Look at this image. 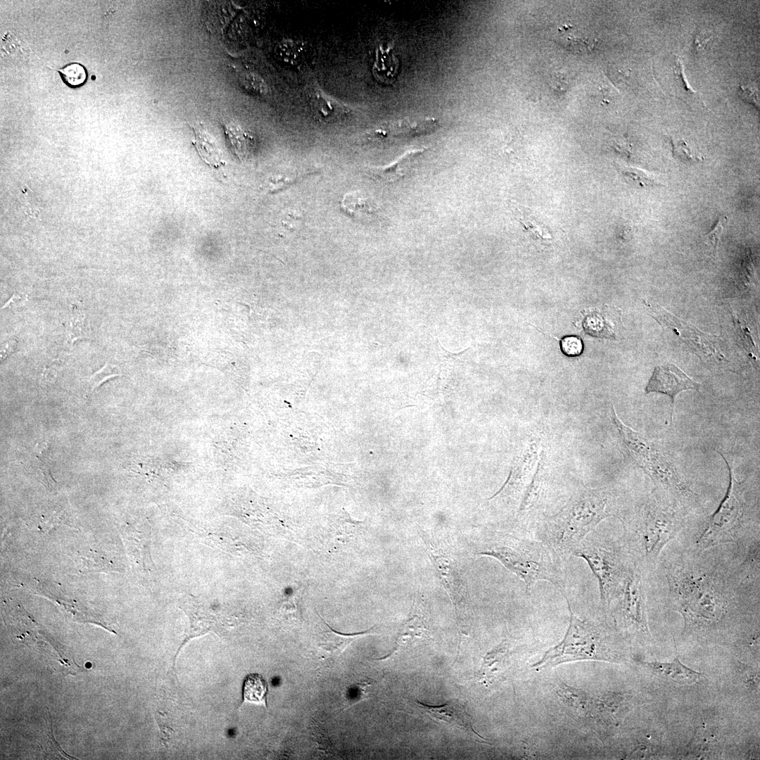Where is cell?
<instances>
[{"label": "cell", "instance_id": "cell-1", "mask_svg": "<svg viewBox=\"0 0 760 760\" xmlns=\"http://www.w3.org/2000/svg\"><path fill=\"white\" fill-rule=\"evenodd\" d=\"M659 563L670 605L682 615L683 632L689 635L724 631L742 604L759 595V557L752 553L734 564L718 556L715 547L691 548Z\"/></svg>", "mask_w": 760, "mask_h": 760}, {"label": "cell", "instance_id": "cell-2", "mask_svg": "<svg viewBox=\"0 0 760 760\" xmlns=\"http://www.w3.org/2000/svg\"><path fill=\"white\" fill-rule=\"evenodd\" d=\"M628 511L616 490L583 486L556 514L536 522L532 533L564 559L603 520L614 517L621 521Z\"/></svg>", "mask_w": 760, "mask_h": 760}, {"label": "cell", "instance_id": "cell-3", "mask_svg": "<svg viewBox=\"0 0 760 760\" xmlns=\"http://www.w3.org/2000/svg\"><path fill=\"white\" fill-rule=\"evenodd\" d=\"M518 530L514 533L491 531L484 534L476 555L497 559L524 583L528 593L536 583L545 581L564 593L566 574L562 559L531 533Z\"/></svg>", "mask_w": 760, "mask_h": 760}, {"label": "cell", "instance_id": "cell-4", "mask_svg": "<svg viewBox=\"0 0 760 760\" xmlns=\"http://www.w3.org/2000/svg\"><path fill=\"white\" fill-rule=\"evenodd\" d=\"M680 511L653 493L621 521V540L635 565L649 576L660 562L661 552L684 527Z\"/></svg>", "mask_w": 760, "mask_h": 760}, {"label": "cell", "instance_id": "cell-5", "mask_svg": "<svg viewBox=\"0 0 760 760\" xmlns=\"http://www.w3.org/2000/svg\"><path fill=\"white\" fill-rule=\"evenodd\" d=\"M719 454L727 465L728 486L718 508L695 541L692 548L697 550L730 543L745 549L759 540V511L754 510L747 498V481H738L730 460Z\"/></svg>", "mask_w": 760, "mask_h": 760}, {"label": "cell", "instance_id": "cell-6", "mask_svg": "<svg viewBox=\"0 0 760 760\" xmlns=\"http://www.w3.org/2000/svg\"><path fill=\"white\" fill-rule=\"evenodd\" d=\"M619 438L633 462L654 483L653 493L657 497L681 512L699 502V495L688 486L671 457L655 441L630 427L621 431Z\"/></svg>", "mask_w": 760, "mask_h": 760}, {"label": "cell", "instance_id": "cell-7", "mask_svg": "<svg viewBox=\"0 0 760 760\" xmlns=\"http://www.w3.org/2000/svg\"><path fill=\"white\" fill-rule=\"evenodd\" d=\"M571 555L584 559L588 564L597 578L600 600L607 614L632 564L622 540L605 538L595 529L575 547Z\"/></svg>", "mask_w": 760, "mask_h": 760}, {"label": "cell", "instance_id": "cell-8", "mask_svg": "<svg viewBox=\"0 0 760 760\" xmlns=\"http://www.w3.org/2000/svg\"><path fill=\"white\" fill-rule=\"evenodd\" d=\"M570 621L564 639L547 650L533 666L541 669L562 663L577 660L617 661V656L609 645V634L602 625L578 618L572 611L565 593Z\"/></svg>", "mask_w": 760, "mask_h": 760}, {"label": "cell", "instance_id": "cell-9", "mask_svg": "<svg viewBox=\"0 0 760 760\" xmlns=\"http://www.w3.org/2000/svg\"><path fill=\"white\" fill-rule=\"evenodd\" d=\"M647 576L632 562L621 587L612 600L607 613L613 618L616 626L641 642L652 638L649 629L646 606Z\"/></svg>", "mask_w": 760, "mask_h": 760}, {"label": "cell", "instance_id": "cell-10", "mask_svg": "<svg viewBox=\"0 0 760 760\" xmlns=\"http://www.w3.org/2000/svg\"><path fill=\"white\" fill-rule=\"evenodd\" d=\"M419 532L440 583L450 597L459 619L465 620L469 607V588L458 558L436 536L421 529Z\"/></svg>", "mask_w": 760, "mask_h": 760}, {"label": "cell", "instance_id": "cell-11", "mask_svg": "<svg viewBox=\"0 0 760 760\" xmlns=\"http://www.w3.org/2000/svg\"><path fill=\"white\" fill-rule=\"evenodd\" d=\"M699 384L691 379L680 368L673 364H666L654 367L646 386L645 393H660L671 398V420L672 421L676 396L683 391H699Z\"/></svg>", "mask_w": 760, "mask_h": 760}, {"label": "cell", "instance_id": "cell-12", "mask_svg": "<svg viewBox=\"0 0 760 760\" xmlns=\"http://www.w3.org/2000/svg\"><path fill=\"white\" fill-rule=\"evenodd\" d=\"M415 704L433 721L459 728L483 740H486L474 730L467 711L458 702H448L441 705L433 706L417 700Z\"/></svg>", "mask_w": 760, "mask_h": 760}, {"label": "cell", "instance_id": "cell-13", "mask_svg": "<svg viewBox=\"0 0 760 760\" xmlns=\"http://www.w3.org/2000/svg\"><path fill=\"white\" fill-rule=\"evenodd\" d=\"M631 705L629 698L621 694L608 693L593 699L590 716L606 726H617Z\"/></svg>", "mask_w": 760, "mask_h": 760}, {"label": "cell", "instance_id": "cell-14", "mask_svg": "<svg viewBox=\"0 0 760 760\" xmlns=\"http://www.w3.org/2000/svg\"><path fill=\"white\" fill-rule=\"evenodd\" d=\"M423 150L408 151L392 163L379 167H370L367 174L374 179L383 182H395L407 175L415 165L417 158Z\"/></svg>", "mask_w": 760, "mask_h": 760}, {"label": "cell", "instance_id": "cell-15", "mask_svg": "<svg viewBox=\"0 0 760 760\" xmlns=\"http://www.w3.org/2000/svg\"><path fill=\"white\" fill-rule=\"evenodd\" d=\"M644 665L657 675L674 683H692L698 680L702 674L684 665L678 654L671 661H649Z\"/></svg>", "mask_w": 760, "mask_h": 760}, {"label": "cell", "instance_id": "cell-16", "mask_svg": "<svg viewBox=\"0 0 760 760\" xmlns=\"http://www.w3.org/2000/svg\"><path fill=\"white\" fill-rule=\"evenodd\" d=\"M194 132L192 144L201 160L209 167L219 168L225 165L222 152L215 139L201 123L191 125Z\"/></svg>", "mask_w": 760, "mask_h": 760}, {"label": "cell", "instance_id": "cell-17", "mask_svg": "<svg viewBox=\"0 0 760 760\" xmlns=\"http://www.w3.org/2000/svg\"><path fill=\"white\" fill-rule=\"evenodd\" d=\"M374 632V628L367 631L352 633L343 634L334 631L324 620L317 630L316 635L317 642L319 647L327 652L338 654L348 647L356 638Z\"/></svg>", "mask_w": 760, "mask_h": 760}, {"label": "cell", "instance_id": "cell-18", "mask_svg": "<svg viewBox=\"0 0 760 760\" xmlns=\"http://www.w3.org/2000/svg\"><path fill=\"white\" fill-rule=\"evenodd\" d=\"M223 129L233 153L241 162L248 160L254 151V137L247 130L232 121L224 122Z\"/></svg>", "mask_w": 760, "mask_h": 760}, {"label": "cell", "instance_id": "cell-19", "mask_svg": "<svg viewBox=\"0 0 760 760\" xmlns=\"http://www.w3.org/2000/svg\"><path fill=\"white\" fill-rule=\"evenodd\" d=\"M399 69V60L390 47L379 46L376 50L372 73L375 79L384 84L395 82Z\"/></svg>", "mask_w": 760, "mask_h": 760}, {"label": "cell", "instance_id": "cell-20", "mask_svg": "<svg viewBox=\"0 0 760 760\" xmlns=\"http://www.w3.org/2000/svg\"><path fill=\"white\" fill-rule=\"evenodd\" d=\"M439 127V122L432 118H419L403 119L390 124L385 127L386 129L381 132L387 134L391 132L393 135H403L405 137H418L431 133Z\"/></svg>", "mask_w": 760, "mask_h": 760}, {"label": "cell", "instance_id": "cell-21", "mask_svg": "<svg viewBox=\"0 0 760 760\" xmlns=\"http://www.w3.org/2000/svg\"><path fill=\"white\" fill-rule=\"evenodd\" d=\"M341 206L346 213L358 221L370 220L378 212V208L373 201L360 191L345 194Z\"/></svg>", "mask_w": 760, "mask_h": 760}, {"label": "cell", "instance_id": "cell-22", "mask_svg": "<svg viewBox=\"0 0 760 760\" xmlns=\"http://www.w3.org/2000/svg\"><path fill=\"white\" fill-rule=\"evenodd\" d=\"M558 695L578 714L590 716L593 698L584 691L562 683L557 690Z\"/></svg>", "mask_w": 760, "mask_h": 760}, {"label": "cell", "instance_id": "cell-23", "mask_svg": "<svg viewBox=\"0 0 760 760\" xmlns=\"http://www.w3.org/2000/svg\"><path fill=\"white\" fill-rule=\"evenodd\" d=\"M268 687L260 674H248L243 682V702L267 707Z\"/></svg>", "mask_w": 760, "mask_h": 760}, {"label": "cell", "instance_id": "cell-24", "mask_svg": "<svg viewBox=\"0 0 760 760\" xmlns=\"http://www.w3.org/2000/svg\"><path fill=\"white\" fill-rule=\"evenodd\" d=\"M618 171L627 183L635 187L644 189L659 185L653 177L640 169L619 167Z\"/></svg>", "mask_w": 760, "mask_h": 760}, {"label": "cell", "instance_id": "cell-25", "mask_svg": "<svg viewBox=\"0 0 760 760\" xmlns=\"http://www.w3.org/2000/svg\"><path fill=\"white\" fill-rule=\"evenodd\" d=\"M63 81L70 87L82 85L87 79L84 68L79 63H71L59 70Z\"/></svg>", "mask_w": 760, "mask_h": 760}, {"label": "cell", "instance_id": "cell-26", "mask_svg": "<svg viewBox=\"0 0 760 760\" xmlns=\"http://www.w3.org/2000/svg\"><path fill=\"white\" fill-rule=\"evenodd\" d=\"M120 375L118 368L110 364H106L102 368L96 372L88 381V390L89 393L94 392L103 382L110 378Z\"/></svg>", "mask_w": 760, "mask_h": 760}, {"label": "cell", "instance_id": "cell-27", "mask_svg": "<svg viewBox=\"0 0 760 760\" xmlns=\"http://www.w3.org/2000/svg\"><path fill=\"white\" fill-rule=\"evenodd\" d=\"M562 353L570 357L580 356L584 350L582 338L576 335H567L559 340Z\"/></svg>", "mask_w": 760, "mask_h": 760}, {"label": "cell", "instance_id": "cell-28", "mask_svg": "<svg viewBox=\"0 0 760 760\" xmlns=\"http://www.w3.org/2000/svg\"><path fill=\"white\" fill-rule=\"evenodd\" d=\"M520 221L526 230L528 231L533 236L542 239H550L548 229L540 222L534 219L531 215L524 213Z\"/></svg>", "mask_w": 760, "mask_h": 760}, {"label": "cell", "instance_id": "cell-29", "mask_svg": "<svg viewBox=\"0 0 760 760\" xmlns=\"http://www.w3.org/2000/svg\"><path fill=\"white\" fill-rule=\"evenodd\" d=\"M313 110L324 118L331 117L338 110L336 103L326 96L317 95L312 100Z\"/></svg>", "mask_w": 760, "mask_h": 760}, {"label": "cell", "instance_id": "cell-30", "mask_svg": "<svg viewBox=\"0 0 760 760\" xmlns=\"http://www.w3.org/2000/svg\"><path fill=\"white\" fill-rule=\"evenodd\" d=\"M277 48V55L284 62L294 64L298 61L300 49L293 42H282Z\"/></svg>", "mask_w": 760, "mask_h": 760}, {"label": "cell", "instance_id": "cell-31", "mask_svg": "<svg viewBox=\"0 0 760 760\" xmlns=\"http://www.w3.org/2000/svg\"><path fill=\"white\" fill-rule=\"evenodd\" d=\"M739 673L744 685L750 690L759 689V671L747 665L740 664Z\"/></svg>", "mask_w": 760, "mask_h": 760}, {"label": "cell", "instance_id": "cell-32", "mask_svg": "<svg viewBox=\"0 0 760 760\" xmlns=\"http://www.w3.org/2000/svg\"><path fill=\"white\" fill-rule=\"evenodd\" d=\"M726 222L727 217L726 216H721L718 218L716 226L707 234L708 242L711 243L715 251L718 248L720 238L723 231L724 226L726 224Z\"/></svg>", "mask_w": 760, "mask_h": 760}, {"label": "cell", "instance_id": "cell-33", "mask_svg": "<svg viewBox=\"0 0 760 760\" xmlns=\"http://www.w3.org/2000/svg\"><path fill=\"white\" fill-rule=\"evenodd\" d=\"M25 194L23 195L25 198L24 210L30 217L39 219L40 216V210L39 208L37 202L34 201L32 195L28 194L27 189H24Z\"/></svg>", "mask_w": 760, "mask_h": 760}, {"label": "cell", "instance_id": "cell-34", "mask_svg": "<svg viewBox=\"0 0 760 760\" xmlns=\"http://www.w3.org/2000/svg\"><path fill=\"white\" fill-rule=\"evenodd\" d=\"M739 95L745 101L759 105V91L752 86H740L739 88Z\"/></svg>", "mask_w": 760, "mask_h": 760}, {"label": "cell", "instance_id": "cell-35", "mask_svg": "<svg viewBox=\"0 0 760 760\" xmlns=\"http://www.w3.org/2000/svg\"><path fill=\"white\" fill-rule=\"evenodd\" d=\"M25 300L26 296L15 293L13 295L11 299L8 302H6V303L4 306V308L8 306H19L21 303H25Z\"/></svg>", "mask_w": 760, "mask_h": 760}]
</instances>
